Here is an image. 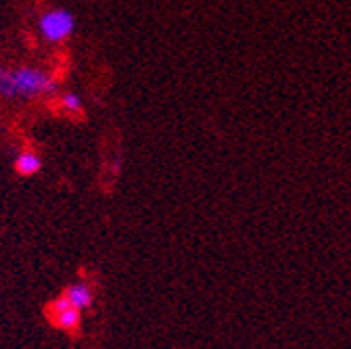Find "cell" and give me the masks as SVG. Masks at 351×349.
<instances>
[{
  "mask_svg": "<svg viewBox=\"0 0 351 349\" xmlns=\"http://www.w3.org/2000/svg\"><path fill=\"white\" fill-rule=\"evenodd\" d=\"M61 105L67 113H80L82 111V99L75 93H67L61 99Z\"/></svg>",
  "mask_w": 351,
  "mask_h": 349,
  "instance_id": "obj_6",
  "label": "cell"
},
{
  "mask_svg": "<svg viewBox=\"0 0 351 349\" xmlns=\"http://www.w3.org/2000/svg\"><path fill=\"white\" fill-rule=\"evenodd\" d=\"M40 167H42V161L32 151H23L15 159V169H17V173H21V176H34V173L40 171Z\"/></svg>",
  "mask_w": 351,
  "mask_h": 349,
  "instance_id": "obj_5",
  "label": "cell"
},
{
  "mask_svg": "<svg viewBox=\"0 0 351 349\" xmlns=\"http://www.w3.org/2000/svg\"><path fill=\"white\" fill-rule=\"evenodd\" d=\"M49 312H51L53 324L59 326V328H63V330H67V333H71V330H75L80 326V312L75 308H71V303L67 301L65 295L57 297L51 303Z\"/></svg>",
  "mask_w": 351,
  "mask_h": 349,
  "instance_id": "obj_3",
  "label": "cell"
},
{
  "mask_svg": "<svg viewBox=\"0 0 351 349\" xmlns=\"http://www.w3.org/2000/svg\"><path fill=\"white\" fill-rule=\"evenodd\" d=\"M65 297H67V301L71 303V308H75L77 312L90 310V308H93V301H95L93 289L88 287L86 282H75V285H71V287L65 291Z\"/></svg>",
  "mask_w": 351,
  "mask_h": 349,
  "instance_id": "obj_4",
  "label": "cell"
},
{
  "mask_svg": "<svg viewBox=\"0 0 351 349\" xmlns=\"http://www.w3.org/2000/svg\"><path fill=\"white\" fill-rule=\"evenodd\" d=\"M75 29V17L65 9H53L40 17V34L47 42L59 45L67 40Z\"/></svg>",
  "mask_w": 351,
  "mask_h": 349,
  "instance_id": "obj_2",
  "label": "cell"
},
{
  "mask_svg": "<svg viewBox=\"0 0 351 349\" xmlns=\"http://www.w3.org/2000/svg\"><path fill=\"white\" fill-rule=\"evenodd\" d=\"M55 80L38 67H5L0 65V97L5 99H36L55 93Z\"/></svg>",
  "mask_w": 351,
  "mask_h": 349,
  "instance_id": "obj_1",
  "label": "cell"
}]
</instances>
